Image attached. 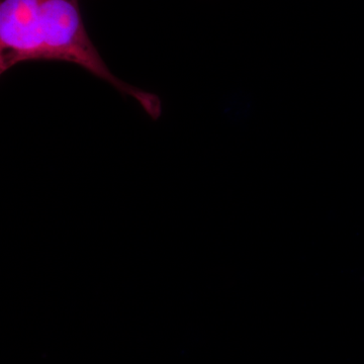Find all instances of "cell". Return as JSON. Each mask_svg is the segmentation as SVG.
Listing matches in <instances>:
<instances>
[{"label": "cell", "mask_w": 364, "mask_h": 364, "mask_svg": "<svg viewBox=\"0 0 364 364\" xmlns=\"http://www.w3.org/2000/svg\"><path fill=\"white\" fill-rule=\"evenodd\" d=\"M28 61H63L82 67L138 102L153 119L162 104L154 93L114 76L91 42L78 0H0V73Z\"/></svg>", "instance_id": "obj_1"}]
</instances>
